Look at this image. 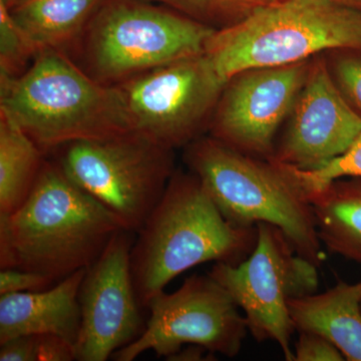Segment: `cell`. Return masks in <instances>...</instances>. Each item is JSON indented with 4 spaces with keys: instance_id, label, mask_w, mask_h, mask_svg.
<instances>
[{
    "instance_id": "6da1fadb",
    "label": "cell",
    "mask_w": 361,
    "mask_h": 361,
    "mask_svg": "<svg viewBox=\"0 0 361 361\" xmlns=\"http://www.w3.org/2000/svg\"><path fill=\"white\" fill-rule=\"evenodd\" d=\"M123 230L122 221L58 163L44 161L25 203L0 215V268L32 271L58 283L94 264Z\"/></svg>"
},
{
    "instance_id": "7a4b0ae2",
    "label": "cell",
    "mask_w": 361,
    "mask_h": 361,
    "mask_svg": "<svg viewBox=\"0 0 361 361\" xmlns=\"http://www.w3.org/2000/svg\"><path fill=\"white\" fill-rule=\"evenodd\" d=\"M130 252L137 302L147 308L173 279L207 262L236 265L257 241L256 227L226 220L195 174L174 173Z\"/></svg>"
},
{
    "instance_id": "3957f363",
    "label": "cell",
    "mask_w": 361,
    "mask_h": 361,
    "mask_svg": "<svg viewBox=\"0 0 361 361\" xmlns=\"http://www.w3.org/2000/svg\"><path fill=\"white\" fill-rule=\"evenodd\" d=\"M0 82L1 115L42 151L134 130L120 87L102 85L54 49L37 52L23 75Z\"/></svg>"
},
{
    "instance_id": "277c9868",
    "label": "cell",
    "mask_w": 361,
    "mask_h": 361,
    "mask_svg": "<svg viewBox=\"0 0 361 361\" xmlns=\"http://www.w3.org/2000/svg\"><path fill=\"white\" fill-rule=\"evenodd\" d=\"M329 49L361 51V9L336 0H275L215 32L206 49L226 82L254 68L302 63Z\"/></svg>"
},
{
    "instance_id": "5b68a950",
    "label": "cell",
    "mask_w": 361,
    "mask_h": 361,
    "mask_svg": "<svg viewBox=\"0 0 361 361\" xmlns=\"http://www.w3.org/2000/svg\"><path fill=\"white\" fill-rule=\"evenodd\" d=\"M186 161L226 220L240 227L279 228L297 254L319 267L325 255L307 196L283 166L263 161L218 139H202Z\"/></svg>"
},
{
    "instance_id": "8992f818",
    "label": "cell",
    "mask_w": 361,
    "mask_h": 361,
    "mask_svg": "<svg viewBox=\"0 0 361 361\" xmlns=\"http://www.w3.org/2000/svg\"><path fill=\"white\" fill-rule=\"evenodd\" d=\"M58 164L73 183L137 233L174 175L172 149L139 133L61 146Z\"/></svg>"
},
{
    "instance_id": "52a82bcc",
    "label": "cell",
    "mask_w": 361,
    "mask_h": 361,
    "mask_svg": "<svg viewBox=\"0 0 361 361\" xmlns=\"http://www.w3.org/2000/svg\"><path fill=\"white\" fill-rule=\"evenodd\" d=\"M257 241L250 255L233 265L215 263L209 275L244 312L247 329L258 342H276L285 360L294 361V327L288 300L317 291L318 266L299 255L284 233L258 223Z\"/></svg>"
},
{
    "instance_id": "ba28073f",
    "label": "cell",
    "mask_w": 361,
    "mask_h": 361,
    "mask_svg": "<svg viewBox=\"0 0 361 361\" xmlns=\"http://www.w3.org/2000/svg\"><path fill=\"white\" fill-rule=\"evenodd\" d=\"M216 30L142 4L114 2L90 26L89 59L97 80H116L205 54Z\"/></svg>"
},
{
    "instance_id": "9c48e42d",
    "label": "cell",
    "mask_w": 361,
    "mask_h": 361,
    "mask_svg": "<svg viewBox=\"0 0 361 361\" xmlns=\"http://www.w3.org/2000/svg\"><path fill=\"white\" fill-rule=\"evenodd\" d=\"M149 318L141 336L114 353V360L133 361L153 351L168 358L184 345L235 357L248 329L231 296L210 275L187 278L173 293L161 291L149 300Z\"/></svg>"
},
{
    "instance_id": "30bf717a",
    "label": "cell",
    "mask_w": 361,
    "mask_h": 361,
    "mask_svg": "<svg viewBox=\"0 0 361 361\" xmlns=\"http://www.w3.org/2000/svg\"><path fill=\"white\" fill-rule=\"evenodd\" d=\"M227 85L205 52L142 73L118 87L133 130L173 149L196 135Z\"/></svg>"
},
{
    "instance_id": "8fae6325",
    "label": "cell",
    "mask_w": 361,
    "mask_h": 361,
    "mask_svg": "<svg viewBox=\"0 0 361 361\" xmlns=\"http://www.w3.org/2000/svg\"><path fill=\"white\" fill-rule=\"evenodd\" d=\"M135 233L123 230L85 271L78 292L80 322L77 360L106 361L144 331L130 272Z\"/></svg>"
},
{
    "instance_id": "7c38bea8",
    "label": "cell",
    "mask_w": 361,
    "mask_h": 361,
    "mask_svg": "<svg viewBox=\"0 0 361 361\" xmlns=\"http://www.w3.org/2000/svg\"><path fill=\"white\" fill-rule=\"evenodd\" d=\"M305 61L239 73L228 84L214 123L216 139L248 155L270 159L275 135L307 77Z\"/></svg>"
},
{
    "instance_id": "4fadbf2b",
    "label": "cell",
    "mask_w": 361,
    "mask_h": 361,
    "mask_svg": "<svg viewBox=\"0 0 361 361\" xmlns=\"http://www.w3.org/2000/svg\"><path fill=\"white\" fill-rule=\"evenodd\" d=\"M286 132L271 159L315 171L348 151L361 134V116L342 96L323 61L308 68Z\"/></svg>"
},
{
    "instance_id": "5bb4252c",
    "label": "cell",
    "mask_w": 361,
    "mask_h": 361,
    "mask_svg": "<svg viewBox=\"0 0 361 361\" xmlns=\"http://www.w3.org/2000/svg\"><path fill=\"white\" fill-rule=\"evenodd\" d=\"M85 271L45 290L0 296V344L18 336L54 334L77 345L82 322L78 292Z\"/></svg>"
},
{
    "instance_id": "9a60e30c",
    "label": "cell",
    "mask_w": 361,
    "mask_h": 361,
    "mask_svg": "<svg viewBox=\"0 0 361 361\" xmlns=\"http://www.w3.org/2000/svg\"><path fill=\"white\" fill-rule=\"evenodd\" d=\"M289 314L296 331L324 337L346 360L361 361V282L341 281L323 293L290 298Z\"/></svg>"
},
{
    "instance_id": "2e32d148",
    "label": "cell",
    "mask_w": 361,
    "mask_h": 361,
    "mask_svg": "<svg viewBox=\"0 0 361 361\" xmlns=\"http://www.w3.org/2000/svg\"><path fill=\"white\" fill-rule=\"evenodd\" d=\"M308 200L322 245L361 263V177L334 180Z\"/></svg>"
},
{
    "instance_id": "e0dca14e",
    "label": "cell",
    "mask_w": 361,
    "mask_h": 361,
    "mask_svg": "<svg viewBox=\"0 0 361 361\" xmlns=\"http://www.w3.org/2000/svg\"><path fill=\"white\" fill-rule=\"evenodd\" d=\"M99 0H25L9 9L14 23L37 49L61 47L82 30Z\"/></svg>"
},
{
    "instance_id": "ac0fdd59",
    "label": "cell",
    "mask_w": 361,
    "mask_h": 361,
    "mask_svg": "<svg viewBox=\"0 0 361 361\" xmlns=\"http://www.w3.org/2000/svg\"><path fill=\"white\" fill-rule=\"evenodd\" d=\"M42 149L7 116L0 118V215L16 212L42 167Z\"/></svg>"
},
{
    "instance_id": "d6986e66",
    "label": "cell",
    "mask_w": 361,
    "mask_h": 361,
    "mask_svg": "<svg viewBox=\"0 0 361 361\" xmlns=\"http://www.w3.org/2000/svg\"><path fill=\"white\" fill-rule=\"evenodd\" d=\"M284 168L307 198L337 179L361 177V134L346 153L318 170L299 171L287 166Z\"/></svg>"
},
{
    "instance_id": "ffe728a7",
    "label": "cell",
    "mask_w": 361,
    "mask_h": 361,
    "mask_svg": "<svg viewBox=\"0 0 361 361\" xmlns=\"http://www.w3.org/2000/svg\"><path fill=\"white\" fill-rule=\"evenodd\" d=\"M39 52L14 23L11 11L0 4V78L16 77L32 54Z\"/></svg>"
},
{
    "instance_id": "44dd1931",
    "label": "cell",
    "mask_w": 361,
    "mask_h": 361,
    "mask_svg": "<svg viewBox=\"0 0 361 361\" xmlns=\"http://www.w3.org/2000/svg\"><path fill=\"white\" fill-rule=\"evenodd\" d=\"M334 63V78L342 96L361 116V51H346Z\"/></svg>"
},
{
    "instance_id": "7402d4cb",
    "label": "cell",
    "mask_w": 361,
    "mask_h": 361,
    "mask_svg": "<svg viewBox=\"0 0 361 361\" xmlns=\"http://www.w3.org/2000/svg\"><path fill=\"white\" fill-rule=\"evenodd\" d=\"M56 282L32 271L7 268L0 271V296L20 292H35L49 289Z\"/></svg>"
},
{
    "instance_id": "603a6c76",
    "label": "cell",
    "mask_w": 361,
    "mask_h": 361,
    "mask_svg": "<svg viewBox=\"0 0 361 361\" xmlns=\"http://www.w3.org/2000/svg\"><path fill=\"white\" fill-rule=\"evenodd\" d=\"M343 355L324 337L300 332L294 349V361H342Z\"/></svg>"
},
{
    "instance_id": "cb8c5ba5",
    "label": "cell",
    "mask_w": 361,
    "mask_h": 361,
    "mask_svg": "<svg viewBox=\"0 0 361 361\" xmlns=\"http://www.w3.org/2000/svg\"><path fill=\"white\" fill-rule=\"evenodd\" d=\"M35 336L37 361L77 360V349L71 341L54 334Z\"/></svg>"
},
{
    "instance_id": "d4e9b609",
    "label": "cell",
    "mask_w": 361,
    "mask_h": 361,
    "mask_svg": "<svg viewBox=\"0 0 361 361\" xmlns=\"http://www.w3.org/2000/svg\"><path fill=\"white\" fill-rule=\"evenodd\" d=\"M0 361H37L35 336L14 337L0 344Z\"/></svg>"
},
{
    "instance_id": "484cf974",
    "label": "cell",
    "mask_w": 361,
    "mask_h": 361,
    "mask_svg": "<svg viewBox=\"0 0 361 361\" xmlns=\"http://www.w3.org/2000/svg\"><path fill=\"white\" fill-rule=\"evenodd\" d=\"M194 16H206L219 7L216 0H158Z\"/></svg>"
},
{
    "instance_id": "4316f807",
    "label": "cell",
    "mask_w": 361,
    "mask_h": 361,
    "mask_svg": "<svg viewBox=\"0 0 361 361\" xmlns=\"http://www.w3.org/2000/svg\"><path fill=\"white\" fill-rule=\"evenodd\" d=\"M214 355L210 351L207 350L205 348L197 344H189V346L185 348H180L179 351L174 353L166 360L170 361H201L207 360L206 356Z\"/></svg>"
},
{
    "instance_id": "83f0119b",
    "label": "cell",
    "mask_w": 361,
    "mask_h": 361,
    "mask_svg": "<svg viewBox=\"0 0 361 361\" xmlns=\"http://www.w3.org/2000/svg\"><path fill=\"white\" fill-rule=\"evenodd\" d=\"M216 1L220 8L241 9V11H247V13H249L255 7L265 6L275 0H216Z\"/></svg>"
},
{
    "instance_id": "f1b7e54d",
    "label": "cell",
    "mask_w": 361,
    "mask_h": 361,
    "mask_svg": "<svg viewBox=\"0 0 361 361\" xmlns=\"http://www.w3.org/2000/svg\"><path fill=\"white\" fill-rule=\"evenodd\" d=\"M23 1H25V0H0V4H4L7 8L11 9Z\"/></svg>"
},
{
    "instance_id": "f546056e",
    "label": "cell",
    "mask_w": 361,
    "mask_h": 361,
    "mask_svg": "<svg viewBox=\"0 0 361 361\" xmlns=\"http://www.w3.org/2000/svg\"><path fill=\"white\" fill-rule=\"evenodd\" d=\"M336 1L361 9V0H336Z\"/></svg>"
}]
</instances>
